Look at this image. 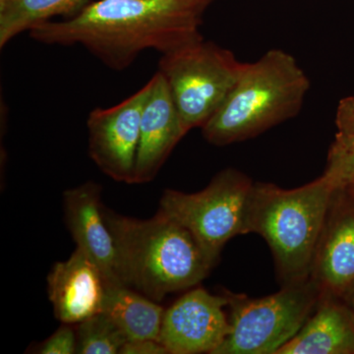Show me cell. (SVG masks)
I'll list each match as a JSON object with an SVG mask.
<instances>
[{"label":"cell","instance_id":"1","mask_svg":"<svg viewBox=\"0 0 354 354\" xmlns=\"http://www.w3.org/2000/svg\"><path fill=\"white\" fill-rule=\"evenodd\" d=\"M200 0H99L62 22L29 31L39 43L80 44L111 69L129 67L142 51L164 53L203 38Z\"/></svg>","mask_w":354,"mask_h":354},{"label":"cell","instance_id":"2","mask_svg":"<svg viewBox=\"0 0 354 354\" xmlns=\"http://www.w3.org/2000/svg\"><path fill=\"white\" fill-rule=\"evenodd\" d=\"M102 211L115 242L121 283L155 301L195 288L215 266L194 235L162 212L138 220L104 206Z\"/></svg>","mask_w":354,"mask_h":354},{"label":"cell","instance_id":"3","mask_svg":"<svg viewBox=\"0 0 354 354\" xmlns=\"http://www.w3.org/2000/svg\"><path fill=\"white\" fill-rule=\"evenodd\" d=\"M339 190L325 174L295 189L254 183L249 234H259L267 242L281 285L310 278L317 245Z\"/></svg>","mask_w":354,"mask_h":354},{"label":"cell","instance_id":"4","mask_svg":"<svg viewBox=\"0 0 354 354\" xmlns=\"http://www.w3.org/2000/svg\"><path fill=\"white\" fill-rule=\"evenodd\" d=\"M310 90L297 60L279 48L245 64L239 80L218 111L201 128L215 146L254 138L297 116Z\"/></svg>","mask_w":354,"mask_h":354},{"label":"cell","instance_id":"5","mask_svg":"<svg viewBox=\"0 0 354 354\" xmlns=\"http://www.w3.org/2000/svg\"><path fill=\"white\" fill-rule=\"evenodd\" d=\"M245 64L232 51L201 38L164 53L158 64L184 132L202 128L232 92Z\"/></svg>","mask_w":354,"mask_h":354},{"label":"cell","instance_id":"6","mask_svg":"<svg viewBox=\"0 0 354 354\" xmlns=\"http://www.w3.org/2000/svg\"><path fill=\"white\" fill-rule=\"evenodd\" d=\"M232 330L215 354H277L311 316L321 295L311 279L250 298L223 291Z\"/></svg>","mask_w":354,"mask_h":354},{"label":"cell","instance_id":"7","mask_svg":"<svg viewBox=\"0 0 354 354\" xmlns=\"http://www.w3.org/2000/svg\"><path fill=\"white\" fill-rule=\"evenodd\" d=\"M253 188V181L241 171L223 169L199 192L165 190L158 211L187 228L216 265L230 239L249 234Z\"/></svg>","mask_w":354,"mask_h":354},{"label":"cell","instance_id":"8","mask_svg":"<svg viewBox=\"0 0 354 354\" xmlns=\"http://www.w3.org/2000/svg\"><path fill=\"white\" fill-rule=\"evenodd\" d=\"M150 92L147 83L138 92L109 109L88 114V153L106 176L134 184L142 111Z\"/></svg>","mask_w":354,"mask_h":354},{"label":"cell","instance_id":"9","mask_svg":"<svg viewBox=\"0 0 354 354\" xmlns=\"http://www.w3.org/2000/svg\"><path fill=\"white\" fill-rule=\"evenodd\" d=\"M227 295L192 288L165 311L160 342L171 354H215L230 335Z\"/></svg>","mask_w":354,"mask_h":354},{"label":"cell","instance_id":"10","mask_svg":"<svg viewBox=\"0 0 354 354\" xmlns=\"http://www.w3.org/2000/svg\"><path fill=\"white\" fill-rule=\"evenodd\" d=\"M150 92L142 111L134 184L150 183L185 136L178 111L162 72L150 81Z\"/></svg>","mask_w":354,"mask_h":354},{"label":"cell","instance_id":"11","mask_svg":"<svg viewBox=\"0 0 354 354\" xmlns=\"http://www.w3.org/2000/svg\"><path fill=\"white\" fill-rule=\"evenodd\" d=\"M337 191L317 245L310 279L321 297L339 298L354 288V207Z\"/></svg>","mask_w":354,"mask_h":354},{"label":"cell","instance_id":"12","mask_svg":"<svg viewBox=\"0 0 354 354\" xmlns=\"http://www.w3.org/2000/svg\"><path fill=\"white\" fill-rule=\"evenodd\" d=\"M64 201L67 227L77 248L100 268L106 283H122L115 242L102 211L101 186L93 181L81 184L65 191Z\"/></svg>","mask_w":354,"mask_h":354},{"label":"cell","instance_id":"13","mask_svg":"<svg viewBox=\"0 0 354 354\" xmlns=\"http://www.w3.org/2000/svg\"><path fill=\"white\" fill-rule=\"evenodd\" d=\"M48 286L55 318L62 324L74 325L101 313L106 279L80 249L68 260L53 265Z\"/></svg>","mask_w":354,"mask_h":354},{"label":"cell","instance_id":"14","mask_svg":"<svg viewBox=\"0 0 354 354\" xmlns=\"http://www.w3.org/2000/svg\"><path fill=\"white\" fill-rule=\"evenodd\" d=\"M354 353V316L337 298L321 297L311 316L277 354Z\"/></svg>","mask_w":354,"mask_h":354},{"label":"cell","instance_id":"15","mask_svg":"<svg viewBox=\"0 0 354 354\" xmlns=\"http://www.w3.org/2000/svg\"><path fill=\"white\" fill-rule=\"evenodd\" d=\"M165 309L155 300L123 283H106L102 313L129 339L160 341Z\"/></svg>","mask_w":354,"mask_h":354},{"label":"cell","instance_id":"16","mask_svg":"<svg viewBox=\"0 0 354 354\" xmlns=\"http://www.w3.org/2000/svg\"><path fill=\"white\" fill-rule=\"evenodd\" d=\"M88 0H13L0 9V48L21 32L57 15L78 13Z\"/></svg>","mask_w":354,"mask_h":354},{"label":"cell","instance_id":"17","mask_svg":"<svg viewBox=\"0 0 354 354\" xmlns=\"http://www.w3.org/2000/svg\"><path fill=\"white\" fill-rule=\"evenodd\" d=\"M78 325L77 353L118 354L128 341L124 333L102 312Z\"/></svg>","mask_w":354,"mask_h":354},{"label":"cell","instance_id":"18","mask_svg":"<svg viewBox=\"0 0 354 354\" xmlns=\"http://www.w3.org/2000/svg\"><path fill=\"white\" fill-rule=\"evenodd\" d=\"M324 174L339 189L354 183V133L337 131L328 152Z\"/></svg>","mask_w":354,"mask_h":354},{"label":"cell","instance_id":"19","mask_svg":"<svg viewBox=\"0 0 354 354\" xmlns=\"http://www.w3.org/2000/svg\"><path fill=\"white\" fill-rule=\"evenodd\" d=\"M77 344V332L69 324H64L39 346L37 353L74 354Z\"/></svg>","mask_w":354,"mask_h":354},{"label":"cell","instance_id":"20","mask_svg":"<svg viewBox=\"0 0 354 354\" xmlns=\"http://www.w3.org/2000/svg\"><path fill=\"white\" fill-rule=\"evenodd\" d=\"M335 122L337 131L354 133V95L339 101L335 111Z\"/></svg>","mask_w":354,"mask_h":354},{"label":"cell","instance_id":"21","mask_svg":"<svg viewBox=\"0 0 354 354\" xmlns=\"http://www.w3.org/2000/svg\"><path fill=\"white\" fill-rule=\"evenodd\" d=\"M164 344L157 339H129L121 348L120 354H167Z\"/></svg>","mask_w":354,"mask_h":354},{"label":"cell","instance_id":"22","mask_svg":"<svg viewBox=\"0 0 354 354\" xmlns=\"http://www.w3.org/2000/svg\"><path fill=\"white\" fill-rule=\"evenodd\" d=\"M344 190H346L349 196L353 197L354 199V183L351 184V185H348V187Z\"/></svg>","mask_w":354,"mask_h":354},{"label":"cell","instance_id":"23","mask_svg":"<svg viewBox=\"0 0 354 354\" xmlns=\"http://www.w3.org/2000/svg\"><path fill=\"white\" fill-rule=\"evenodd\" d=\"M12 1L13 0H0V9H3L4 7L8 6Z\"/></svg>","mask_w":354,"mask_h":354},{"label":"cell","instance_id":"24","mask_svg":"<svg viewBox=\"0 0 354 354\" xmlns=\"http://www.w3.org/2000/svg\"><path fill=\"white\" fill-rule=\"evenodd\" d=\"M201 1H202V3L204 4V6H205V4H206L207 2H209V0H201Z\"/></svg>","mask_w":354,"mask_h":354},{"label":"cell","instance_id":"25","mask_svg":"<svg viewBox=\"0 0 354 354\" xmlns=\"http://www.w3.org/2000/svg\"><path fill=\"white\" fill-rule=\"evenodd\" d=\"M353 316H354V298H353Z\"/></svg>","mask_w":354,"mask_h":354}]
</instances>
